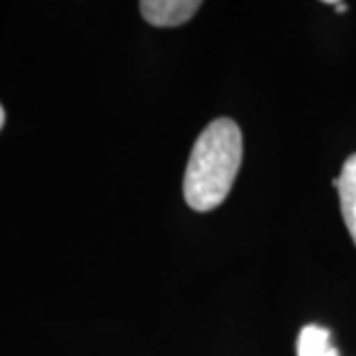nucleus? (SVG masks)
Returning a JSON list of instances; mask_svg holds the SVG:
<instances>
[{"label": "nucleus", "instance_id": "nucleus-5", "mask_svg": "<svg viewBox=\"0 0 356 356\" xmlns=\"http://www.w3.org/2000/svg\"><path fill=\"white\" fill-rule=\"evenodd\" d=\"M4 117H6V115H4V109H2V105H0V129L4 127Z\"/></svg>", "mask_w": 356, "mask_h": 356}, {"label": "nucleus", "instance_id": "nucleus-4", "mask_svg": "<svg viewBox=\"0 0 356 356\" xmlns=\"http://www.w3.org/2000/svg\"><path fill=\"white\" fill-rule=\"evenodd\" d=\"M297 356H339V350L332 346L331 332L318 325H307L299 332Z\"/></svg>", "mask_w": 356, "mask_h": 356}, {"label": "nucleus", "instance_id": "nucleus-2", "mask_svg": "<svg viewBox=\"0 0 356 356\" xmlns=\"http://www.w3.org/2000/svg\"><path fill=\"white\" fill-rule=\"evenodd\" d=\"M200 6V0H145L139 4L143 18L159 28H172L188 22Z\"/></svg>", "mask_w": 356, "mask_h": 356}, {"label": "nucleus", "instance_id": "nucleus-1", "mask_svg": "<svg viewBox=\"0 0 356 356\" xmlns=\"http://www.w3.org/2000/svg\"><path fill=\"white\" fill-rule=\"evenodd\" d=\"M243 139L229 117L214 119L192 147L184 172V200L196 212H210L228 198L242 165Z\"/></svg>", "mask_w": 356, "mask_h": 356}, {"label": "nucleus", "instance_id": "nucleus-3", "mask_svg": "<svg viewBox=\"0 0 356 356\" xmlns=\"http://www.w3.org/2000/svg\"><path fill=\"white\" fill-rule=\"evenodd\" d=\"M334 186L341 198V210L348 234L356 245V153L344 161L341 177L334 178Z\"/></svg>", "mask_w": 356, "mask_h": 356}]
</instances>
